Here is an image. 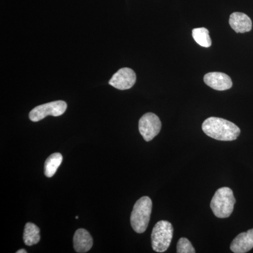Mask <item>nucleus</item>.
I'll use <instances>...</instances> for the list:
<instances>
[{
	"mask_svg": "<svg viewBox=\"0 0 253 253\" xmlns=\"http://www.w3.org/2000/svg\"><path fill=\"white\" fill-rule=\"evenodd\" d=\"M41 231L39 227L33 223L28 222L25 226L23 241L28 246H33L39 243L41 240Z\"/></svg>",
	"mask_w": 253,
	"mask_h": 253,
	"instance_id": "nucleus-12",
	"label": "nucleus"
},
{
	"mask_svg": "<svg viewBox=\"0 0 253 253\" xmlns=\"http://www.w3.org/2000/svg\"><path fill=\"white\" fill-rule=\"evenodd\" d=\"M27 253V251H26V250L24 249H21L19 250V251H16V253Z\"/></svg>",
	"mask_w": 253,
	"mask_h": 253,
	"instance_id": "nucleus-16",
	"label": "nucleus"
},
{
	"mask_svg": "<svg viewBox=\"0 0 253 253\" xmlns=\"http://www.w3.org/2000/svg\"><path fill=\"white\" fill-rule=\"evenodd\" d=\"M161 120L153 113L144 114L139 120V130L146 141L152 140L161 131Z\"/></svg>",
	"mask_w": 253,
	"mask_h": 253,
	"instance_id": "nucleus-6",
	"label": "nucleus"
},
{
	"mask_svg": "<svg viewBox=\"0 0 253 253\" xmlns=\"http://www.w3.org/2000/svg\"><path fill=\"white\" fill-rule=\"evenodd\" d=\"M66 109L67 104L65 101H52L36 106L30 112L29 118L33 122H38L49 116L54 117L61 116L66 112Z\"/></svg>",
	"mask_w": 253,
	"mask_h": 253,
	"instance_id": "nucleus-5",
	"label": "nucleus"
},
{
	"mask_svg": "<svg viewBox=\"0 0 253 253\" xmlns=\"http://www.w3.org/2000/svg\"><path fill=\"white\" fill-rule=\"evenodd\" d=\"M173 226L168 221L161 220L156 223L151 234V244L154 251L164 253L172 242Z\"/></svg>",
	"mask_w": 253,
	"mask_h": 253,
	"instance_id": "nucleus-4",
	"label": "nucleus"
},
{
	"mask_svg": "<svg viewBox=\"0 0 253 253\" xmlns=\"http://www.w3.org/2000/svg\"><path fill=\"white\" fill-rule=\"evenodd\" d=\"M152 201L148 196H144L136 201L131 212L130 222L132 229L138 234H142L149 226Z\"/></svg>",
	"mask_w": 253,
	"mask_h": 253,
	"instance_id": "nucleus-2",
	"label": "nucleus"
},
{
	"mask_svg": "<svg viewBox=\"0 0 253 253\" xmlns=\"http://www.w3.org/2000/svg\"><path fill=\"white\" fill-rule=\"evenodd\" d=\"M136 80V74L132 69L123 68L113 75L109 81V84L120 90H126L134 85Z\"/></svg>",
	"mask_w": 253,
	"mask_h": 253,
	"instance_id": "nucleus-7",
	"label": "nucleus"
},
{
	"mask_svg": "<svg viewBox=\"0 0 253 253\" xmlns=\"http://www.w3.org/2000/svg\"><path fill=\"white\" fill-rule=\"evenodd\" d=\"M235 204L232 190L229 187H221L216 191L211 200V208L216 217L227 218L234 211Z\"/></svg>",
	"mask_w": 253,
	"mask_h": 253,
	"instance_id": "nucleus-3",
	"label": "nucleus"
},
{
	"mask_svg": "<svg viewBox=\"0 0 253 253\" xmlns=\"http://www.w3.org/2000/svg\"><path fill=\"white\" fill-rule=\"evenodd\" d=\"M229 24L236 33H245L252 30L253 23L249 16L244 13L234 12L230 15Z\"/></svg>",
	"mask_w": 253,
	"mask_h": 253,
	"instance_id": "nucleus-10",
	"label": "nucleus"
},
{
	"mask_svg": "<svg viewBox=\"0 0 253 253\" xmlns=\"http://www.w3.org/2000/svg\"><path fill=\"white\" fill-rule=\"evenodd\" d=\"M92 246L93 239L87 231L84 229H79L76 231L73 237V246L76 252H88Z\"/></svg>",
	"mask_w": 253,
	"mask_h": 253,
	"instance_id": "nucleus-11",
	"label": "nucleus"
},
{
	"mask_svg": "<svg viewBox=\"0 0 253 253\" xmlns=\"http://www.w3.org/2000/svg\"><path fill=\"white\" fill-rule=\"evenodd\" d=\"M204 82L208 86L217 91H225L232 86L231 78L225 73L211 72L205 75Z\"/></svg>",
	"mask_w": 253,
	"mask_h": 253,
	"instance_id": "nucleus-8",
	"label": "nucleus"
},
{
	"mask_svg": "<svg viewBox=\"0 0 253 253\" xmlns=\"http://www.w3.org/2000/svg\"><path fill=\"white\" fill-rule=\"evenodd\" d=\"M205 134L219 141H234L241 134V129L234 123L217 117L208 118L202 125Z\"/></svg>",
	"mask_w": 253,
	"mask_h": 253,
	"instance_id": "nucleus-1",
	"label": "nucleus"
},
{
	"mask_svg": "<svg viewBox=\"0 0 253 253\" xmlns=\"http://www.w3.org/2000/svg\"><path fill=\"white\" fill-rule=\"evenodd\" d=\"M62 161V155L59 153H54L48 157L44 163V174L46 177H52L54 175Z\"/></svg>",
	"mask_w": 253,
	"mask_h": 253,
	"instance_id": "nucleus-13",
	"label": "nucleus"
},
{
	"mask_svg": "<svg viewBox=\"0 0 253 253\" xmlns=\"http://www.w3.org/2000/svg\"><path fill=\"white\" fill-rule=\"evenodd\" d=\"M253 249V229L243 232L233 240L231 251L234 253H246Z\"/></svg>",
	"mask_w": 253,
	"mask_h": 253,
	"instance_id": "nucleus-9",
	"label": "nucleus"
},
{
	"mask_svg": "<svg viewBox=\"0 0 253 253\" xmlns=\"http://www.w3.org/2000/svg\"><path fill=\"white\" fill-rule=\"evenodd\" d=\"M192 36L196 42L203 47L208 48L212 45V41L207 28H194L192 31Z\"/></svg>",
	"mask_w": 253,
	"mask_h": 253,
	"instance_id": "nucleus-14",
	"label": "nucleus"
},
{
	"mask_svg": "<svg viewBox=\"0 0 253 253\" xmlns=\"http://www.w3.org/2000/svg\"><path fill=\"white\" fill-rule=\"evenodd\" d=\"M176 253H194L196 251L189 240L186 238H181L176 245Z\"/></svg>",
	"mask_w": 253,
	"mask_h": 253,
	"instance_id": "nucleus-15",
	"label": "nucleus"
}]
</instances>
